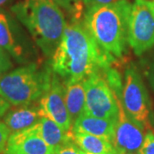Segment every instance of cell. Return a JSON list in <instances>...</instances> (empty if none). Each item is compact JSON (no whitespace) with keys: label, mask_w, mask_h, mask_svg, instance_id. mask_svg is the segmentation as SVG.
<instances>
[{"label":"cell","mask_w":154,"mask_h":154,"mask_svg":"<svg viewBox=\"0 0 154 154\" xmlns=\"http://www.w3.org/2000/svg\"><path fill=\"white\" fill-rule=\"evenodd\" d=\"M110 57L101 50L83 22L67 24L60 43L51 57L52 71L63 82H81L110 68Z\"/></svg>","instance_id":"1"},{"label":"cell","mask_w":154,"mask_h":154,"mask_svg":"<svg viewBox=\"0 0 154 154\" xmlns=\"http://www.w3.org/2000/svg\"><path fill=\"white\" fill-rule=\"evenodd\" d=\"M131 8L132 4L128 0H116L86 10L85 27L110 58H122L126 52Z\"/></svg>","instance_id":"2"},{"label":"cell","mask_w":154,"mask_h":154,"mask_svg":"<svg viewBox=\"0 0 154 154\" xmlns=\"http://www.w3.org/2000/svg\"><path fill=\"white\" fill-rule=\"evenodd\" d=\"M11 11L28 28L42 53L51 58L68 24L63 10L51 0H22Z\"/></svg>","instance_id":"3"},{"label":"cell","mask_w":154,"mask_h":154,"mask_svg":"<svg viewBox=\"0 0 154 154\" xmlns=\"http://www.w3.org/2000/svg\"><path fill=\"white\" fill-rule=\"evenodd\" d=\"M52 74L33 63L17 68L0 79V96L15 106L32 105L49 89Z\"/></svg>","instance_id":"4"},{"label":"cell","mask_w":154,"mask_h":154,"mask_svg":"<svg viewBox=\"0 0 154 154\" xmlns=\"http://www.w3.org/2000/svg\"><path fill=\"white\" fill-rule=\"evenodd\" d=\"M86 94L84 113L116 121L119 115L121 100L110 88L100 72H96L83 80Z\"/></svg>","instance_id":"5"},{"label":"cell","mask_w":154,"mask_h":154,"mask_svg":"<svg viewBox=\"0 0 154 154\" xmlns=\"http://www.w3.org/2000/svg\"><path fill=\"white\" fill-rule=\"evenodd\" d=\"M121 103L126 114L145 129H151V103L147 90L136 68L129 65L124 73Z\"/></svg>","instance_id":"6"},{"label":"cell","mask_w":154,"mask_h":154,"mask_svg":"<svg viewBox=\"0 0 154 154\" xmlns=\"http://www.w3.org/2000/svg\"><path fill=\"white\" fill-rule=\"evenodd\" d=\"M128 45L137 56L154 46V13L148 0H134L128 23Z\"/></svg>","instance_id":"7"},{"label":"cell","mask_w":154,"mask_h":154,"mask_svg":"<svg viewBox=\"0 0 154 154\" xmlns=\"http://www.w3.org/2000/svg\"><path fill=\"white\" fill-rule=\"evenodd\" d=\"M38 107L43 116L55 122L63 131H73V121L64 99V85L54 72L49 89L39 99Z\"/></svg>","instance_id":"8"},{"label":"cell","mask_w":154,"mask_h":154,"mask_svg":"<svg viewBox=\"0 0 154 154\" xmlns=\"http://www.w3.org/2000/svg\"><path fill=\"white\" fill-rule=\"evenodd\" d=\"M145 128L132 120L120 106L115 122L113 145L120 154H138L145 140Z\"/></svg>","instance_id":"9"},{"label":"cell","mask_w":154,"mask_h":154,"mask_svg":"<svg viewBox=\"0 0 154 154\" xmlns=\"http://www.w3.org/2000/svg\"><path fill=\"white\" fill-rule=\"evenodd\" d=\"M5 154H54V151L43 140L38 123L21 131L11 133Z\"/></svg>","instance_id":"10"},{"label":"cell","mask_w":154,"mask_h":154,"mask_svg":"<svg viewBox=\"0 0 154 154\" xmlns=\"http://www.w3.org/2000/svg\"><path fill=\"white\" fill-rule=\"evenodd\" d=\"M116 121L82 113L73 122V132L85 133L104 138L113 143Z\"/></svg>","instance_id":"11"},{"label":"cell","mask_w":154,"mask_h":154,"mask_svg":"<svg viewBox=\"0 0 154 154\" xmlns=\"http://www.w3.org/2000/svg\"><path fill=\"white\" fill-rule=\"evenodd\" d=\"M0 47L19 63H26V51L9 16L0 11Z\"/></svg>","instance_id":"12"},{"label":"cell","mask_w":154,"mask_h":154,"mask_svg":"<svg viewBox=\"0 0 154 154\" xmlns=\"http://www.w3.org/2000/svg\"><path fill=\"white\" fill-rule=\"evenodd\" d=\"M42 116L38 105H22L8 110L4 116V122L14 133L35 125Z\"/></svg>","instance_id":"13"},{"label":"cell","mask_w":154,"mask_h":154,"mask_svg":"<svg viewBox=\"0 0 154 154\" xmlns=\"http://www.w3.org/2000/svg\"><path fill=\"white\" fill-rule=\"evenodd\" d=\"M38 131L41 138L53 151L63 144L74 140V133L65 132L55 122L46 116H42L38 122Z\"/></svg>","instance_id":"14"},{"label":"cell","mask_w":154,"mask_h":154,"mask_svg":"<svg viewBox=\"0 0 154 154\" xmlns=\"http://www.w3.org/2000/svg\"><path fill=\"white\" fill-rule=\"evenodd\" d=\"M64 85V99L67 109L73 122L83 113L86 103V94L81 82H63Z\"/></svg>","instance_id":"15"},{"label":"cell","mask_w":154,"mask_h":154,"mask_svg":"<svg viewBox=\"0 0 154 154\" xmlns=\"http://www.w3.org/2000/svg\"><path fill=\"white\" fill-rule=\"evenodd\" d=\"M74 140L79 148L89 153L120 154L113 143L104 138L85 133H74Z\"/></svg>","instance_id":"16"},{"label":"cell","mask_w":154,"mask_h":154,"mask_svg":"<svg viewBox=\"0 0 154 154\" xmlns=\"http://www.w3.org/2000/svg\"><path fill=\"white\" fill-rule=\"evenodd\" d=\"M63 11H67L73 17V21H78L82 12V2L79 0H51Z\"/></svg>","instance_id":"17"},{"label":"cell","mask_w":154,"mask_h":154,"mask_svg":"<svg viewBox=\"0 0 154 154\" xmlns=\"http://www.w3.org/2000/svg\"><path fill=\"white\" fill-rule=\"evenodd\" d=\"M142 68L145 76L146 77L151 88L154 90V52L145 58L142 63Z\"/></svg>","instance_id":"18"},{"label":"cell","mask_w":154,"mask_h":154,"mask_svg":"<svg viewBox=\"0 0 154 154\" xmlns=\"http://www.w3.org/2000/svg\"><path fill=\"white\" fill-rule=\"evenodd\" d=\"M138 154H154V132L148 130Z\"/></svg>","instance_id":"19"},{"label":"cell","mask_w":154,"mask_h":154,"mask_svg":"<svg viewBox=\"0 0 154 154\" xmlns=\"http://www.w3.org/2000/svg\"><path fill=\"white\" fill-rule=\"evenodd\" d=\"M12 68L10 54L0 47V79Z\"/></svg>","instance_id":"20"},{"label":"cell","mask_w":154,"mask_h":154,"mask_svg":"<svg viewBox=\"0 0 154 154\" xmlns=\"http://www.w3.org/2000/svg\"><path fill=\"white\" fill-rule=\"evenodd\" d=\"M79 150L80 148L75 144V140H72L57 147L54 151V154H80Z\"/></svg>","instance_id":"21"},{"label":"cell","mask_w":154,"mask_h":154,"mask_svg":"<svg viewBox=\"0 0 154 154\" xmlns=\"http://www.w3.org/2000/svg\"><path fill=\"white\" fill-rule=\"evenodd\" d=\"M11 134V130L6 126L5 123L4 122H0V153L5 152Z\"/></svg>","instance_id":"22"},{"label":"cell","mask_w":154,"mask_h":154,"mask_svg":"<svg viewBox=\"0 0 154 154\" xmlns=\"http://www.w3.org/2000/svg\"><path fill=\"white\" fill-rule=\"evenodd\" d=\"M115 1H116V0H86L84 5H86L87 9H90L93 7L109 5L110 3H113Z\"/></svg>","instance_id":"23"},{"label":"cell","mask_w":154,"mask_h":154,"mask_svg":"<svg viewBox=\"0 0 154 154\" xmlns=\"http://www.w3.org/2000/svg\"><path fill=\"white\" fill-rule=\"evenodd\" d=\"M11 104L0 96V117L4 116L11 109Z\"/></svg>","instance_id":"24"},{"label":"cell","mask_w":154,"mask_h":154,"mask_svg":"<svg viewBox=\"0 0 154 154\" xmlns=\"http://www.w3.org/2000/svg\"><path fill=\"white\" fill-rule=\"evenodd\" d=\"M148 4L149 5H150V7L152 8V11H153L154 13V0H152V1L148 0Z\"/></svg>","instance_id":"25"},{"label":"cell","mask_w":154,"mask_h":154,"mask_svg":"<svg viewBox=\"0 0 154 154\" xmlns=\"http://www.w3.org/2000/svg\"><path fill=\"white\" fill-rule=\"evenodd\" d=\"M9 0H0V6H2V5H4L5 3H7Z\"/></svg>","instance_id":"26"},{"label":"cell","mask_w":154,"mask_h":154,"mask_svg":"<svg viewBox=\"0 0 154 154\" xmlns=\"http://www.w3.org/2000/svg\"><path fill=\"white\" fill-rule=\"evenodd\" d=\"M79 153L80 154H93V153H89V152H84V151H82V149H80V150H79Z\"/></svg>","instance_id":"27"},{"label":"cell","mask_w":154,"mask_h":154,"mask_svg":"<svg viewBox=\"0 0 154 154\" xmlns=\"http://www.w3.org/2000/svg\"><path fill=\"white\" fill-rule=\"evenodd\" d=\"M79 1H81V2H82L83 4H85V1H86V0H79Z\"/></svg>","instance_id":"28"}]
</instances>
